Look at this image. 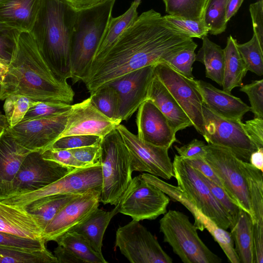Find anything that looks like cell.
Instances as JSON below:
<instances>
[{
    "label": "cell",
    "instance_id": "6da1fadb",
    "mask_svg": "<svg viewBox=\"0 0 263 263\" xmlns=\"http://www.w3.org/2000/svg\"><path fill=\"white\" fill-rule=\"evenodd\" d=\"M195 44L164 16L150 9L121 33L104 57L92 66L83 82L91 93L127 73L155 65Z\"/></svg>",
    "mask_w": 263,
    "mask_h": 263
},
{
    "label": "cell",
    "instance_id": "7a4b0ae2",
    "mask_svg": "<svg viewBox=\"0 0 263 263\" xmlns=\"http://www.w3.org/2000/svg\"><path fill=\"white\" fill-rule=\"evenodd\" d=\"M8 70L0 84V100L22 95L36 101L71 104L74 95L55 75L30 32L16 31Z\"/></svg>",
    "mask_w": 263,
    "mask_h": 263
},
{
    "label": "cell",
    "instance_id": "3957f363",
    "mask_svg": "<svg viewBox=\"0 0 263 263\" xmlns=\"http://www.w3.org/2000/svg\"><path fill=\"white\" fill-rule=\"evenodd\" d=\"M77 10L67 0H40L30 31L55 76L71 79L70 45Z\"/></svg>",
    "mask_w": 263,
    "mask_h": 263
},
{
    "label": "cell",
    "instance_id": "277c9868",
    "mask_svg": "<svg viewBox=\"0 0 263 263\" xmlns=\"http://www.w3.org/2000/svg\"><path fill=\"white\" fill-rule=\"evenodd\" d=\"M116 0H106L77 11L70 45L73 83L88 77L101 40L111 17Z\"/></svg>",
    "mask_w": 263,
    "mask_h": 263
},
{
    "label": "cell",
    "instance_id": "5b68a950",
    "mask_svg": "<svg viewBox=\"0 0 263 263\" xmlns=\"http://www.w3.org/2000/svg\"><path fill=\"white\" fill-rule=\"evenodd\" d=\"M100 147V202L116 206L132 179L130 154L117 128L102 139Z\"/></svg>",
    "mask_w": 263,
    "mask_h": 263
},
{
    "label": "cell",
    "instance_id": "8992f818",
    "mask_svg": "<svg viewBox=\"0 0 263 263\" xmlns=\"http://www.w3.org/2000/svg\"><path fill=\"white\" fill-rule=\"evenodd\" d=\"M163 241L184 263H220L221 259L204 244L197 229L182 212L170 210L159 221Z\"/></svg>",
    "mask_w": 263,
    "mask_h": 263
},
{
    "label": "cell",
    "instance_id": "52a82bcc",
    "mask_svg": "<svg viewBox=\"0 0 263 263\" xmlns=\"http://www.w3.org/2000/svg\"><path fill=\"white\" fill-rule=\"evenodd\" d=\"M174 176L178 186L193 201L196 206L219 227L227 230L230 217L216 200L206 183L194 169L178 155L173 161Z\"/></svg>",
    "mask_w": 263,
    "mask_h": 263
},
{
    "label": "cell",
    "instance_id": "ba28073f",
    "mask_svg": "<svg viewBox=\"0 0 263 263\" xmlns=\"http://www.w3.org/2000/svg\"><path fill=\"white\" fill-rule=\"evenodd\" d=\"M170 201L167 195L140 174L132 179L116 206L118 213L140 221L154 220L165 214Z\"/></svg>",
    "mask_w": 263,
    "mask_h": 263
},
{
    "label": "cell",
    "instance_id": "9c48e42d",
    "mask_svg": "<svg viewBox=\"0 0 263 263\" xmlns=\"http://www.w3.org/2000/svg\"><path fill=\"white\" fill-rule=\"evenodd\" d=\"M102 176L101 164L77 168L56 181L39 190L8 197L1 201L24 208L40 198L58 195H79L91 189L101 190Z\"/></svg>",
    "mask_w": 263,
    "mask_h": 263
},
{
    "label": "cell",
    "instance_id": "30bf717a",
    "mask_svg": "<svg viewBox=\"0 0 263 263\" xmlns=\"http://www.w3.org/2000/svg\"><path fill=\"white\" fill-rule=\"evenodd\" d=\"M204 159L220 180L229 197L251 216L247 184L240 168V159L229 149L211 144L206 145Z\"/></svg>",
    "mask_w": 263,
    "mask_h": 263
},
{
    "label": "cell",
    "instance_id": "8fae6325",
    "mask_svg": "<svg viewBox=\"0 0 263 263\" xmlns=\"http://www.w3.org/2000/svg\"><path fill=\"white\" fill-rule=\"evenodd\" d=\"M115 247L132 263L173 262L155 236L136 220L118 228Z\"/></svg>",
    "mask_w": 263,
    "mask_h": 263
},
{
    "label": "cell",
    "instance_id": "7c38bea8",
    "mask_svg": "<svg viewBox=\"0 0 263 263\" xmlns=\"http://www.w3.org/2000/svg\"><path fill=\"white\" fill-rule=\"evenodd\" d=\"M204 137L208 144L225 147L239 159L249 162L252 152L258 148L246 133L241 121L222 118L202 107Z\"/></svg>",
    "mask_w": 263,
    "mask_h": 263
},
{
    "label": "cell",
    "instance_id": "4fadbf2b",
    "mask_svg": "<svg viewBox=\"0 0 263 263\" xmlns=\"http://www.w3.org/2000/svg\"><path fill=\"white\" fill-rule=\"evenodd\" d=\"M154 72L203 136L204 103L196 80L186 78L163 62L155 65Z\"/></svg>",
    "mask_w": 263,
    "mask_h": 263
},
{
    "label": "cell",
    "instance_id": "5bb4252c",
    "mask_svg": "<svg viewBox=\"0 0 263 263\" xmlns=\"http://www.w3.org/2000/svg\"><path fill=\"white\" fill-rule=\"evenodd\" d=\"M76 169L44 159L42 152H31L23 160L13 179L8 197L39 190Z\"/></svg>",
    "mask_w": 263,
    "mask_h": 263
},
{
    "label": "cell",
    "instance_id": "9a60e30c",
    "mask_svg": "<svg viewBox=\"0 0 263 263\" xmlns=\"http://www.w3.org/2000/svg\"><path fill=\"white\" fill-rule=\"evenodd\" d=\"M131 157V169L149 173L165 180L174 177L173 163L168 148L157 146L140 140L125 126L117 127Z\"/></svg>",
    "mask_w": 263,
    "mask_h": 263
},
{
    "label": "cell",
    "instance_id": "2e32d148",
    "mask_svg": "<svg viewBox=\"0 0 263 263\" xmlns=\"http://www.w3.org/2000/svg\"><path fill=\"white\" fill-rule=\"evenodd\" d=\"M70 111L60 116L22 121L7 130L23 147L43 152L60 138Z\"/></svg>",
    "mask_w": 263,
    "mask_h": 263
},
{
    "label": "cell",
    "instance_id": "e0dca14e",
    "mask_svg": "<svg viewBox=\"0 0 263 263\" xmlns=\"http://www.w3.org/2000/svg\"><path fill=\"white\" fill-rule=\"evenodd\" d=\"M141 175L146 181L157 186L169 198L185 206L194 218V226L197 230L206 229L216 241L227 257H233L236 253L231 233L219 227L211 218L204 215L193 201L178 186L172 185L159 177L145 173Z\"/></svg>",
    "mask_w": 263,
    "mask_h": 263
},
{
    "label": "cell",
    "instance_id": "ac0fdd59",
    "mask_svg": "<svg viewBox=\"0 0 263 263\" xmlns=\"http://www.w3.org/2000/svg\"><path fill=\"white\" fill-rule=\"evenodd\" d=\"M155 65L127 73L107 84L114 87L120 99L119 118L127 120L147 99L148 89L155 76ZM106 85V84H105Z\"/></svg>",
    "mask_w": 263,
    "mask_h": 263
},
{
    "label": "cell",
    "instance_id": "d6986e66",
    "mask_svg": "<svg viewBox=\"0 0 263 263\" xmlns=\"http://www.w3.org/2000/svg\"><path fill=\"white\" fill-rule=\"evenodd\" d=\"M100 194L101 190L91 189L68 202L43 231L42 236L46 242L53 241L86 218L98 208Z\"/></svg>",
    "mask_w": 263,
    "mask_h": 263
},
{
    "label": "cell",
    "instance_id": "ffe728a7",
    "mask_svg": "<svg viewBox=\"0 0 263 263\" xmlns=\"http://www.w3.org/2000/svg\"><path fill=\"white\" fill-rule=\"evenodd\" d=\"M121 123L120 121L112 120L105 116L92 104L88 98L72 105L65 127L60 138L75 135H90L103 139Z\"/></svg>",
    "mask_w": 263,
    "mask_h": 263
},
{
    "label": "cell",
    "instance_id": "44dd1931",
    "mask_svg": "<svg viewBox=\"0 0 263 263\" xmlns=\"http://www.w3.org/2000/svg\"><path fill=\"white\" fill-rule=\"evenodd\" d=\"M136 122L137 136L144 142L169 149L177 141L166 118L149 99L139 107Z\"/></svg>",
    "mask_w": 263,
    "mask_h": 263
},
{
    "label": "cell",
    "instance_id": "7402d4cb",
    "mask_svg": "<svg viewBox=\"0 0 263 263\" xmlns=\"http://www.w3.org/2000/svg\"><path fill=\"white\" fill-rule=\"evenodd\" d=\"M30 152L17 143L7 129L0 133V200L8 197L12 181Z\"/></svg>",
    "mask_w": 263,
    "mask_h": 263
},
{
    "label": "cell",
    "instance_id": "603a6c76",
    "mask_svg": "<svg viewBox=\"0 0 263 263\" xmlns=\"http://www.w3.org/2000/svg\"><path fill=\"white\" fill-rule=\"evenodd\" d=\"M204 104L215 114L225 119L241 121L250 107L240 98L217 88L203 80H196Z\"/></svg>",
    "mask_w": 263,
    "mask_h": 263
},
{
    "label": "cell",
    "instance_id": "cb8c5ba5",
    "mask_svg": "<svg viewBox=\"0 0 263 263\" xmlns=\"http://www.w3.org/2000/svg\"><path fill=\"white\" fill-rule=\"evenodd\" d=\"M40 0H0V30L30 32Z\"/></svg>",
    "mask_w": 263,
    "mask_h": 263
},
{
    "label": "cell",
    "instance_id": "d4e9b609",
    "mask_svg": "<svg viewBox=\"0 0 263 263\" xmlns=\"http://www.w3.org/2000/svg\"><path fill=\"white\" fill-rule=\"evenodd\" d=\"M147 99L151 100L165 116L176 133L193 126L186 113L155 74L148 89Z\"/></svg>",
    "mask_w": 263,
    "mask_h": 263
},
{
    "label": "cell",
    "instance_id": "484cf974",
    "mask_svg": "<svg viewBox=\"0 0 263 263\" xmlns=\"http://www.w3.org/2000/svg\"><path fill=\"white\" fill-rule=\"evenodd\" d=\"M0 231L32 239H44L34 217L25 208L1 201Z\"/></svg>",
    "mask_w": 263,
    "mask_h": 263
},
{
    "label": "cell",
    "instance_id": "4316f807",
    "mask_svg": "<svg viewBox=\"0 0 263 263\" xmlns=\"http://www.w3.org/2000/svg\"><path fill=\"white\" fill-rule=\"evenodd\" d=\"M118 213L116 206L110 211H105L98 208L83 221L69 231L82 236L96 252L102 253L105 232L111 219Z\"/></svg>",
    "mask_w": 263,
    "mask_h": 263
},
{
    "label": "cell",
    "instance_id": "83f0119b",
    "mask_svg": "<svg viewBox=\"0 0 263 263\" xmlns=\"http://www.w3.org/2000/svg\"><path fill=\"white\" fill-rule=\"evenodd\" d=\"M237 44V40L230 35L223 49L224 61L222 87L223 91L230 93L234 88L243 85V79L248 71L238 50Z\"/></svg>",
    "mask_w": 263,
    "mask_h": 263
},
{
    "label": "cell",
    "instance_id": "f1b7e54d",
    "mask_svg": "<svg viewBox=\"0 0 263 263\" xmlns=\"http://www.w3.org/2000/svg\"><path fill=\"white\" fill-rule=\"evenodd\" d=\"M230 229L240 263H254L253 223L251 215L241 209L236 223Z\"/></svg>",
    "mask_w": 263,
    "mask_h": 263
},
{
    "label": "cell",
    "instance_id": "f546056e",
    "mask_svg": "<svg viewBox=\"0 0 263 263\" xmlns=\"http://www.w3.org/2000/svg\"><path fill=\"white\" fill-rule=\"evenodd\" d=\"M138 6L134 1L124 13L117 17H110L95 54L91 67L104 57L121 33L138 17Z\"/></svg>",
    "mask_w": 263,
    "mask_h": 263
},
{
    "label": "cell",
    "instance_id": "4dcf8cb0",
    "mask_svg": "<svg viewBox=\"0 0 263 263\" xmlns=\"http://www.w3.org/2000/svg\"><path fill=\"white\" fill-rule=\"evenodd\" d=\"M240 165L247 184L253 223L263 226L262 172L241 160Z\"/></svg>",
    "mask_w": 263,
    "mask_h": 263
},
{
    "label": "cell",
    "instance_id": "1f68e13d",
    "mask_svg": "<svg viewBox=\"0 0 263 263\" xmlns=\"http://www.w3.org/2000/svg\"><path fill=\"white\" fill-rule=\"evenodd\" d=\"M77 195L46 196L31 202L24 208L34 217L43 233L46 227L63 207Z\"/></svg>",
    "mask_w": 263,
    "mask_h": 263
},
{
    "label": "cell",
    "instance_id": "d6a6232c",
    "mask_svg": "<svg viewBox=\"0 0 263 263\" xmlns=\"http://www.w3.org/2000/svg\"><path fill=\"white\" fill-rule=\"evenodd\" d=\"M201 39L202 46L196 54L195 61L204 65L206 78L222 86L224 61L223 50L207 36Z\"/></svg>",
    "mask_w": 263,
    "mask_h": 263
},
{
    "label": "cell",
    "instance_id": "836d02e7",
    "mask_svg": "<svg viewBox=\"0 0 263 263\" xmlns=\"http://www.w3.org/2000/svg\"><path fill=\"white\" fill-rule=\"evenodd\" d=\"M53 241L70 250L84 263L108 262L102 253L96 252L88 242L81 235L68 231Z\"/></svg>",
    "mask_w": 263,
    "mask_h": 263
},
{
    "label": "cell",
    "instance_id": "e575fe53",
    "mask_svg": "<svg viewBox=\"0 0 263 263\" xmlns=\"http://www.w3.org/2000/svg\"><path fill=\"white\" fill-rule=\"evenodd\" d=\"M0 263H58V261L46 248L30 250L0 246Z\"/></svg>",
    "mask_w": 263,
    "mask_h": 263
},
{
    "label": "cell",
    "instance_id": "d590c367",
    "mask_svg": "<svg viewBox=\"0 0 263 263\" xmlns=\"http://www.w3.org/2000/svg\"><path fill=\"white\" fill-rule=\"evenodd\" d=\"M89 98L92 104L105 116L112 120L122 122L119 118V97L111 86H102L90 93Z\"/></svg>",
    "mask_w": 263,
    "mask_h": 263
},
{
    "label": "cell",
    "instance_id": "8d00e7d4",
    "mask_svg": "<svg viewBox=\"0 0 263 263\" xmlns=\"http://www.w3.org/2000/svg\"><path fill=\"white\" fill-rule=\"evenodd\" d=\"M227 0H207L202 21L209 29V33L218 35L227 28L226 20Z\"/></svg>",
    "mask_w": 263,
    "mask_h": 263
},
{
    "label": "cell",
    "instance_id": "74e56055",
    "mask_svg": "<svg viewBox=\"0 0 263 263\" xmlns=\"http://www.w3.org/2000/svg\"><path fill=\"white\" fill-rule=\"evenodd\" d=\"M206 1L162 0L168 15L196 21L202 20Z\"/></svg>",
    "mask_w": 263,
    "mask_h": 263
},
{
    "label": "cell",
    "instance_id": "f35d334b",
    "mask_svg": "<svg viewBox=\"0 0 263 263\" xmlns=\"http://www.w3.org/2000/svg\"><path fill=\"white\" fill-rule=\"evenodd\" d=\"M238 50L248 71L263 75V47L253 34L251 39L243 44H237Z\"/></svg>",
    "mask_w": 263,
    "mask_h": 263
},
{
    "label": "cell",
    "instance_id": "ab89813d",
    "mask_svg": "<svg viewBox=\"0 0 263 263\" xmlns=\"http://www.w3.org/2000/svg\"><path fill=\"white\" fill-rule=\"evenodd\" d=\"M34 100L22 95H11L5 99L3 109L9 127H13L23 119Z\"/></svg>",
    "mask_w": 263,
    "mask_h": 263
},
{
    "label": "cell",
    "instance_id": "60d3db41",
    "mask_svg": "<svg viewBox=\"0 0 263 263\" xmlns=\"http://www.w3.org/2000/svg\"><path fill=\"white\" fill-rule=\"evenodd\" d=\"M197 47L196 43L185 48L176 53L165 59L163 62L174 70L187 78L194 79L193 65L195 61V49Z\"/></svg>",
    "mask_w": 263,
    "mask_h": 263
},
{
    "label": "cell",
    "instance_id": "b9f144b4",
    "mask_svg": "<svg viewBox=\"0 0 263 263\" xmlns=\"http://www.w3.org/2000/svg\"><path fill=\"white\" fill-rule=\"evenodd\" d=\"M71 108V104L33 101L22 121L62 115Z\"/></svg>",
    "mask_w": 263,
    "mask_h": 263
},
{
    "label": "cell",
    "instance_id": "7bdbcfd3",
    "mask_svg": "<svg viewBox=\"0 0 263 263\" xmlns=\"http://www.w3.org/2000/svg\"><path fill=\"white\" fill-rule=\"evenodd\" d=\"M197 171L200 177L206 183L215 198L228 214L231 222L229 228H231L236 223L241 209L233 201L222 187L215 184L198 171Z\"/></svg>",
    "mask_w": 263,
    "mask_h": 263
},
{
    "label": "cell",
    "instance_id": "ee69618b",
    "mask_svg": "<svg viewBox=\"0 0 263 263\" xmlns=\"http://www.w3.org/2000/svg\"><path fill=\"white\" fill-rule=\"evenodd\" d=\"M164 16L167 21L192 39H201L209 33V29L202 20H193L168 14Z\"/></svg>",
    "mask_w": 263,
    "mask_h": 263
},
{
    "label": "cell",
    "instance_id": "f6af8a7d",
    "mask_svg": "<svg viewBox=\"0 0 263 263\" xmlns=\"http://www.w3.org/2000/svg\"><path fill=\"white\" fill-rule=\"evenodd\" d=\"M44 239H32L0 231V246L38 250L46 249Z\"/></svg>",
    "mask_w": 263,
    "mask_h": 263
},
{
    "label": "cell",
    "instance_id": "bcb514c9",
    "mask_svg": "<svg viewBox=\"0 0 263 263\" xmlns=\"http://www.w3.org/2000/svg\"><path fill=\"white\" fill-rule=\"evenodd\" d=\"M240 91L247 94L254 118H263V80H255L242 85Z\"/></svg>",
    "mask_w": 263,
    "mask_h": 263
},
{
    "label": "cell",
    "instance_id": "7dc6e473",
    "mask_svg": "<svg viewBox=\"0 0 263 263\" xmlns=\"http://www.w3.org/2000/svg\"><path fill=\"white\" fill-rule=\"evenodd\" d=\"M102 139L96 135H75L57 139L49 148L70 149L100 144Z\"/></svg>",
    "mask_w": 263,
    "mask_h": 263
},
{
    "label": "cell",
    "instance_id": "c3c4849f",
    "mask_svg": "<svg viewBox=\"0 0 263 263\" xmlns=\"http://www.w3.org/2000/svg\"><path fill=\"white\" fill-rule=\"evenodd\" d=\"M42 155L44 159L55 162L62 165L74 168L88 167L78 160L70 149L48 148L42 152Z\"/></svg>",
    "mask_w": 263,
    "mask_h": 263
},
{
    "label": "cell",
    "instance_id": "681fc988",
    "mask_svg": "<svg viewBox=\"0 0 263 263\" xmlns=\"http://www.w3.org/2000/svg\"><path fill=\"white\" fill-rule=\"evenodd\" d=\"M74 157L88 167L100 164V144L70 149Z\"/></svg>",
    "mask_w": 263,
    "mask_h": 263
},
{
    "label": "cell",
    "instance_id": "f907efd6",
    "mask_svg": "<svg viewBox=\"0 0 263 263\" xmlns=\"http://www.w3.org/2000/svg\"><path fill=\"white\" fill-rule=\"evenodd\" d=\"M205 143L194 139L182 146H175L178 155L182 159L203 158L206 153Z\"/></svg>",
    "mask_w": 263,
    "mask_h": 263
},
{
    "label": "cell",
    "instance_id": "816d5d0a",
    "mask_svg": "<svg viewBox=\"0 0 263 263\" xmlns=\"http://www.w3.org/2000/svg\"><path fill=\"white\" fill-rule=\"evenodd\" d=\"M249 11L252 22L253 34L263 47V0H258L250 4Z\"/></svg>",
    "mask_w": 263,
    "mask_h": 263
},
{
    "label": "cell",
    "instance_id": "f5cc1de1",
    "mask_svg": "<svg viewBox=\"0 0 263 263\" xmlns=\"http://www.w3.org/2000/svg\"><path fill=\"white\" fill-rule=\"evenodd\" d=\"M245 130L258 148L263 147V118H254L243 123Z\"/></svg>",
    "mask_w": 263,
    "mask_h": 263
},
{
    "label": "cell",
    "instance_id": "db71d44e",
    "mask_svg": "<svg viewBox=\"0 0 263 263\" xmlns=\"http://www.w3.org/2000/svg\"><path fill=\"white\" fill-rule=\"evenodd\" d=\"M183 160L207 178L222 187L220 180L215 174L211 166L203 158L185 159Z\"/></svg>",
    "mask_w": 263,
    "mask_h": 263
},
{
    "label": "cell",
    "instance_id": "11a10c76",
    "mask_svg": "<svg viewBox=\"0 0 263 263\" xmlns=\"http://www.w3.org/2000/svg\"><path fill=\"white\" fill-rule=\"evenodd\" d=\"M15 32L0 30V59L10 61L14 46Z\"/></svg>",
    "mask_w": 263,
    "mask_h": 263
},
{
    "label": "cell",
    "instance_id": "9f6ffc18",
    "mask_svg": "<svg viewBox=\"0 0 263 263\" xmlns=\"http://www.w3.org/2000/svg\"><path fill=\"white\" fill-rule=\"evenodd\" d=\"M54 255L58 263H81L83 262L76 255L67 248L60 245L54 249Z\"/></svg>",
    "mask_w": 263,
    "mask_h": 263
},
{
    "label": "cell",
    "instance_id": "6f0895ef",
    "mask_svg": "<svg viewBox=\"0 0 263 263\" xmlns=\"http://www.w3.org/2000/svg\"><path fill=\"white\" fill-rule=\"evenodd\" d=\"M249 162L253 166L263 172V147L258 148L251 153Z\"/></svg>",
    "mask_w": 263,
    "mask_h": 263
},
{
    "label": "cell",
    "instance_id": "680465c9",
    "mask_svg": "<svg viewBox=\"0 0 263 263\" xmlns=\"http://www.w3.org/2000/svg\"><path fill=\"white\" fill-rule=\"evenodd\" d=\"M244 0H227L226 8V22H228L237 13Z\"/></svg>",
    "mask_w": 263,
    "mask_h": 263
},
{
    "label": "cell",
    "instance_id": "91938a15",
    "mask_svg": "<svg viewBox=\"0 0 263 263\" xmlns=\"http://www.w3.org/2000/svg\"><path fill=\"white\" fill-rule=\"evenodd\" d=\"M77 11L89 8L106 0H67Z\"/></svg>",
    "mask_w": 263,
    "mask_h": 263
},
{
    "label": "cell",
    "instance_id": "94428289",
    "mask_svg": "<svg viewBox=\"0 0 263 263\" xmlns=\"http://www.w3.org/2000/svg\"><path fill=\"white\" fill-rule=\"evenodd\" d=\"M9 62L0 59V84L8 70Z\"/></svg>",
    "mask_w": 263,
    "mask_h": 263
},
{
    "label": "cell",
    "instance_id": "6125c7cd",
    "mask_svg": "<svg viewBox=\"0 0 263 263\" xmlns=\"http://www.w3.org/2000/svg\"><path fill=\"white\" fill-rule=\"evenodd\" d=\"M9 125L5 115L0 111V133L5 129H7Z\"/></svg>",
    "mask_w": 263,
    "mask_h": 263
},
{
    "label": "cell",
    "instance_id": "be15d7a7",
    "mask_svg": "<svg viewBox=\"0 0 263 263\" xmlns=\"http://www.w3.org/2000/svg\"><path fill=\"white\" fill-rule=\"evenodd\" d=\"M135 1L136 2V3L138 5H139V4H140V3H141V0H135Z\"/></svg>",
    "mask_w": 263,
    "mask_h": 263
}]
</instances>
